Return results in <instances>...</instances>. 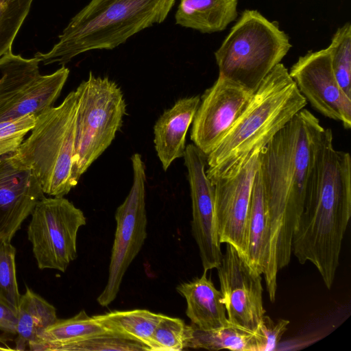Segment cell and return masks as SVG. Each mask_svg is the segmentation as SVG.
<instances>
[{
	"label": "cell",
	"mask_w": 351,
	"mask_h": 351,
	"mask_svg": "<svg viewBox=\"0 0 351 351\" xmlns=\"http://www.w3.org/2000/svg\"><path fill=\"white\" fill-rule=\"evenodd\" d=\"M351 216V158L333 145L331 129L315 136L305 202L292 239L300 264L315 266L328 289L337 267Z\"/></svg>",
	"instance_id": "1"
},
{
	"label": "cell",
	"mask_w": 351,
	"mask_h": 351,
	"mask_svg": "<svg viewBox=\"0 0 351 351\" xmlns=\"http://www.w3.org/2000/svg\"><path fill=\"white\" fill-rule=\"evenodd\" d=\"M322 127L304 108L258 153L278 270L291 261L293 235L304 206L314 140Z\"/></svg>",
	"instance_id": "2"
},
{
	"label": "cell",
	"mask_w": 351,
	"mask_h": 351,
	"mask_svg": "<svg viewBox=\"0 0 351 351\" xmlns=\"http://www.w3.org/2000/svg\"><path fill=\"white\" fill-rule=\"evenodd\" d=\"M307 101L281 62L263 79L219 144L207 155L212 184L237 174Z\"/></svg>",
	"instance_id": "3"
},
{
	"label": "cell",
	"mask_w": 351,
	"mask_h": 351,
	"mask_svg": "<svg viewBox=\"0 0 351 351\" xmlns=\"http://www.w3.org/2000/svg\"><path fill=\"white\" fill-rule=\"evenodd\" d=\"M176 0H91L69 21L48 52H37L44 65H62L93 49H113L133 35L162 23Z\"/></svg>",
	"instance_id": "4"
},
{
	"label": "cell",
	"mask_w": 351,
	"mask_h": 351,
	"mask_svg": "<svg viewBox=\"0 0 351 351\" xmlns=\"http://www.w3.org/2000/svg\"><path fill=\"white\" fill-rule=\"evenodd\" d=\"M78 95L36 116L35 125L19 148L8 155L14 165L30 169L45 194L64 197L77 185L73 177Z\"/></svg>",
	"instance_id": "5"
},
{
	"label": "cell",
	"mask_w": 351,
	"mask_h": 351,
	"mask_svg": "<svg viewBox=\"0 0 351 351\" xmlns=\"http://www.w3.org/2000/svg\"><path fill=\"white\" fill-rule=\"evenodd\" d=\"M291 48L277 22L245 10L214 55L219 75L255 91Z\"/></svg>",
	"instance_id": "6"
},
{
	"label": "cell",
	"mask_w": 351,
	"mask_h": 351,
	"mask_svg": "<svg viewBox=\"0 0 351 351\" xmlns=\"http://www.w3.org/2000/svg\"><path fill=\"white\" fill-rule=\"evenodd\" d=\"M78 95L73 177H80L110 145L126 112L123 92L108 77L91 71L75 90Z\"/></svg>",
	"instance_id": "7"
},
{
	"label": "cell",
	"mask_w": 351,
	"mask_h": 351,
	"mask_svg": "<svg viewBox=\"0 0 351 351\" xmlns=\"http://www.w3.org/2000/svg\"><path fill=\"white\" fill-rule=\"evenodd\" d=\"M27 237L40 269L64 272L77 257V237L86 223L83 212L64 197L44 196L35 206Z\"/></svg>",
	"instance_id": "8"
},
{
	"label": "cell",
	"mask_w": 351,
	"mask_h": 351,
	"mask_svg": "<svg viewBox=\"0 0 351 351\" xmlns=\"http://www.w3.org/2000/svg\"><path fill=\"white\" fill-rule=\"evenodd\" d=\"M133 182L124 202L115 213L116 230L107 283L97 301L107 306L117 298L123 276L147 237L145 166L141 154L131 157Z\"/></svg>",
	"instance_id": "9"
},
{
	"label": "cell",
	"mask_w": 351,
	"mask_h": 351,
	"mask_svg": "<svg viewBox=\"0 0 351 351\" xmlns=\"http://www.w3.org/2000/svg\"><path fill=\"white\" fill-rule=\"evenodd\" d=\"M254 91L219 75L202 97L191 132L193 144L210 154L242 113Z\"/></svg>",
	"instance_id": "10"
},
{
	"label": "cell",
	"mask_w": 351,
	"mask_h": 351,
	"mask_svg": "<svg viewBox=\"0 0 351 351\" xmlns=\"http://www.w3.org/2000/svg\"><path fill=\"white\" fill-rule=\"evenodd\" d=\"M216 269L228 319L255 331L266 313L261 274L229 243H226L225 254Z\"/></svg>",
	"instance_id": "11"
},
{
	"label": "cell",
	"mask_w": 351,
	"mask_h": 351,
	"mask_svg": "<svg viewBox=\"0 0 351 351\" xmlns=\"http://www.w3.org/2000/svg\"><path fill=\"white\" fill-rule=\"evenodd\" d=\"M188 171L192 202L191 230L204 271L216 269L223 254L215 209V186L207 177V155L194 144L186 146L183 156Z\"/></svg>",
	"instance_id": "12"
},
{
	"label": "cell",
	"mask_w": 351,
	"mask_h": 351,
	"mask_svg": "<svg viewBox=\"0 0 351 351\" xmlns=\"http://www.w3.org/2000/svg\"><path fill=\"white\" fill-rule=\"evenodd\" d=\"M289 73L307 102L322 115L351 127V98L335 76L328 47L300 56Z\"/></svg>",
	"instance_id": "13"
},
{
	"label": "cell",
	"mask_w": 351,
	"mask_h": 351,
	"mask_svg": "<svg viewBox=\"0 0 351 351\" xmlns=\"http://www.w3.org/2000/svg\"><path fill=\"white\" fill-rule=\"evenodd\" d=\"M258 166L257 154L237 174L219 179L213 184L219 241L232 245L244 258L251 191Z\"/></svg>",
	"instance_id": "14"
},
{
	"label": "cell",
	"mask_w": 351,
	"mask_h": 351,
	"mask_svg": "<svg viewBox=\"0 0 351 351\" xmlns=\"http://www.w3.org/2000/svg\"><path fill=\"white\" fill-rule=\"evenodd\" d=\"M245 258L254 270L263 275L270 301L274 302L278 269L276 252L271 238L269 215L258 169L254 176L251 191Z\"/></svg>",
	"instance_id": "15"
},
{
	"label": "cell",
	"mask_w": 351,
	"mask_h": 351,
	"mask_svg": "<svg viewBox=\"0 0 351 351\" xmlns=\"http://www.w3.org/2000/svg\"><path fill=\"white\" fill-rule=\"evenodd\" d=\"M30 169L16 167L8 155L0 158V237L12 240L44 196Z\"/></svg>",
	"instance_id": "16"
},
{
	"label": "cell",
	"mask_w": 351,
	"mask_h": 351,
	"mask_svg": "<svg viewBox=\"0 0 351 351\" xmlns=\"http://www.w3.org/2000/svg\"><path fill=\"white\" fill-rule=\"evenodd\" d=\"M199 102V95L180 99L156 121L154 127V142L164 171H167L176 159L183 156L186 133Z\"/></svg>",
	"instance_id": "17"
},
{
	"label": "cell",
	"mask_w": 351,
	"mask_h": 351,
	"mask_svg": "<svg viewBox=\"0 0 351 351\" xmlns=\"http://www.w3.org/2000/svg\"><path fill=\"white\" fill-rule=\"evenodd\" d=\"M206 274L204 271L200 277L177 287V291L186 302V316L192 324L202 330L217 328L229 322L221 293Z\"/></svg>",
	"instance_id": "18"
},
{
	"label": "cell",
	"mask_w": 351,
	"mask_h": 351,
	"mask_svg": "<svg viewBox=\"0 0 351 351\" xmlns=\"http://www.w3.org/2000/svg\"><path fill=\"white\" fill-rule=\"evenodd\" d=\"M238 0H180L176 23L204 34L224 30L237 17Z\"/></svg>",
	"instance_id": "19"
},
{
	"label": "cell",
	"mask_w": 351,
	"mask_h": 351,
	"mask_svg": "<svg viewBox=\"0 0 351 351\" xmlns=\"http://www.w3.org/2000/svg\"><path fill=\"white\" fill-rule=\"evenodd\" d=\"M108 333L94 318L82 310L68 319H58L29 345L33 351H71L77 343Z\"/></svg>",
	"instance_id": "20"
},
{
	"label": "cell",
	"mask_w": 351,
	"mask_h": 351,
	"mask_svg": "<svg viewBox=\"0 0 351 351\" xmlns=\"http://www.w3.org/2000/svg\"><path fill=\"white\" fill-rule=\"evenodd\" d=\"M69 75L64 65L49 75H38L21 92L15 102L0 117V122L27 114L38 115L53 106Z\"/></svg>",
	"instance_id": "21"
},
{
	"label": "cell",
	"mask_w": 351,
	"mask_h": 351,
	"mask_svg": "<svg viewBox=\"0 0 351 351\" xmlns=\"http://www.w3.org/2000/svg\"><path fill=\"white\" fill-rule=\"evenodd\" d=\"M57 319L56 308L26 287L25 292L21 295L16 312L15 350H25Z\"/></svg>",
	"instance_id": "22"
},
{
	"label": "cell",
	"mask_w": 351,
	"mask_h": 351,
	"mask_svg": "<svg viewBox=\"0 0 351 351\" xmlns=\"http://www.w3.org/2000/svg\"><path fill=\"white\" fill-rule=\"evenodd\" d=\"M185 348L258 351V343L255 331L230 322L211 330H202L191 324L186 325Z\"/></svg>",
	"instance_id": "23"
},
{
	"label": "cell",
	"mask_w": 351,
	"mask_h": 351,
	"mask_svg": "<svg viewBox=\"0 0 351 351\" xmlns=\"http://www.w3.org/2000/svg\"><path fill=\"white\" fill-rule=\"evenodd\" d=\"M40 60L25 58L12 51L0 58V117L15 102L23 89L40 75Z\"/></svg>",
	"instance_id": "24"
},
{
	"label": "cell",
	"mask_w": 351,
	"mask_h": 351,
	"mask_svg": "<svg viewBox=\"0 0 351 351\" xmlns=\"http://www.w3.org/2000/svg\"><path fill=\"white\" fill-rule=\"evenodd\" d=\"M162 315L145 309H136L114 311L93 317L108 333L139 342L147 347Z\"/></svg>",
	"instance_id": "25"
},
{
	"label": "cell",
	"mask_w": 351,
	"mask_h": 351,
	"mask_svg": "<svg viewBox=\"0 0 351 351\" xmlns=\"http://www.w3.org/2000/svg\"><path fill=\"white\" fill-rule=\"evenodd\" d=\"M331 64L336 80L351 98V25L347 22L333 34L330 45Z\"/></svg>",
	"instance_id": "26"
},
{
	"label": "cell",
	"mask_w": 351,
	"mask_h": 351,
	"mask_svg": "<svg viewBox=\"0 0 351 351\" xmlns=\"http://www.w3.org/2000/svg\"><path fill=\"white\" fill-rule=\"evenodd\" d=\"M33 0H8L0 4V58L12 51L13 41Z\"/></svg>",
	"instance_id": "27"
},
{
	"label": "cell",
	"mask_w": 351,
	"mask_h": 351,
	"mask_svg": "<svg viewBox=\"0 0 351 351\" xmlns=\"http://www.w3.org/2000/svg\"><path fill=\"white\" fill-rule=\"evenodd\" d=\"M186 325L180 318L162 315L147 347L152 351H180L185 348Z\"/></svg>",
	"instance_id": "28"
},
{
	"label": "cell",
	"mask_w": 351,
	"mask_h": 351,
	"mask_svg": "<svg viewBox=\"0 0 351 351\" xmlns=\"http://www.w3.org/2000/svg\"><path fill=\"white\" fill-rule=\"evenodd\" d=\"M16 249L11 241L0 237V295L16 311L21 294L16 273Z\"/></svg>",
	"instance_id": "29"
},
{
	"label": "cell",
	"mask_w": 351,
	"mask_h": 351,
	"mask_svg": "<svg viewBox=\"0 0 351 351\" xmlns=\"http://www.w3.org/2000/svg\"><path fill=\"white\" fill-rule=\"evenodd\" d=\"M36 115L23 117L0 122V158L14 152L35 125Z\"/></svg>",
	"instance_id": "30"
},
{
	"label": "cell",
	"mask_w": 351,
	"mask_h": 351,
	"mask_svg": "<svg viewBox=\"0 0 351 351\" xmlns=\"http://www.w3.org/2000/svg\"><path fill=\"white\" fill-rule=\"evenodd\" d=\"M104 350L140 351L148 350V348L139 342L106 333L77 343L71 351Z\"/></svg>",
	"instance_id": "31"
},
{
	"label": "cell",
	"mask_w": 351,
	"mask_h": 351,
	"mask_svg": "<svg viewBox=\"0 0 351 351\" xmlns=\"http://www.w3.org/2000/svg\"><path fill=\"white\" fill-rule=\"evenodd\" d=\"M289 322L285 319H278L274 322L269 316L265 314L255 330L258 351L274 350L282 336L287 330Z\"/></svg>",
	"instance_id": "32"
},
{
	"label": "cell",
	"mask_w": 351,
	"mask_h": 351,
	"mask_svg": "<svg viewBox=\"0 0 351 351\" xmlns=\"http://www.w3.org/2000/svg\"><path fill=\"white\" fill-rule=\"evenodd\" d=\"M16 309L0 295V330L16 335Z\"/></svg>",
	"instance_id": "33"
},
{
	"label": "cell",
	"mask_w": 351,
	"mask_h": 351,
	"mask_svg": "<svg viewBox=\"0 0 351 351\" xmlns=\"http://www.w3.org/2000/svg\"><path fill=\"white\" fill-rule=\"evenodd\" d=\"M10 350V348L0 346V350Z\"/></svg>",
	"instance_id": "34"
},
{
	"label": "cell",
	"mask_w": 351,
	"mask_h": 351,
	"mask_svg": "<svg viewBox=\"0 0 351 351\" xmlns=\"http://www.w3.org/2000/svg\"><path fill=\"white\" fill-rule=\"evenodd\" d=\"M8 1V0H0V4L3 3V2H5V1Z\"/></svg>",
	"instance_id": "35"
}]
</instances>
